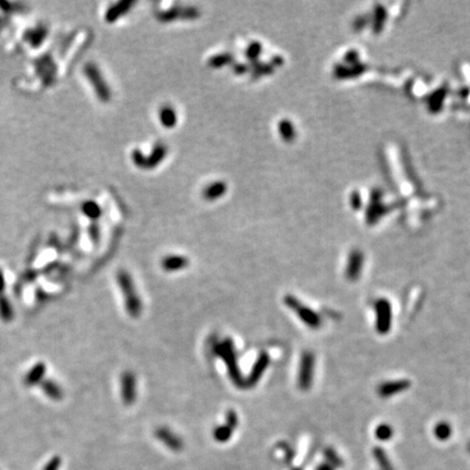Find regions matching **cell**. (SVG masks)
<instances>
[{"label":"cell","mask_w":470,"mask_h":470,"mask_svg":"<svg viewBox=\"0 0 470 470\" xmlns=\"http://www.w3.org/2000/svg\"><path fill=\"white\" fill-rule=\"evenodd\" d=\"M372 453H374V457L377 460V463L379 467L381 468V470H394L393 465L391 464V462H390V458L386 455L385 451L383 448L376 447L374 451H372Z\"/></svg>","instance_id":"cell-12"},{"label":"cell","mask_w":470,"mask_h":470,"mask_svg":"<svg viewBox=\"0 0 470 470\" xmlns=\"http://www.w3.org/2000/svg\"><path fill=\"white\" fill-rule=\"evenodd\" d=\"M376 438L380 441H387L391 439L393 437V428L391 427V425L387 424V423H381L379 424L376 431Z\"/></svg>","instance_id":"cell-15"},{"label":"cell","mask_w":470,"mask_h":470,"mask_svg":"<svg viewBox=\"0 0 470 470\" xmlns=\"http://www.w3.org/2000/svg\"><path fill=\"white\" fill-rule=\"evenodd\" d=\"M324 457L326 459V463L330 464L332 467H342L343 466L342 458L336 454V452L332 448H326L324 451Z\"/></svg>","instance_id":"cell-18"},{"label":"cell","mask_w":470,"mask_h":470,"mask_svg":"<svg viewBox=\"0 0 470 470\" xmlns=\"http://www.w3.org/2000/svg\"><path fill=\"white\" fill-rule=\"evenodd\" d=\"M433 433H434V437H436L438 440L446 441L451 438L452 428L447 422L441 421L436 425V427H434Z\"/></svg>","instance_id":"cell-14"},{"label":"cell","mask_w":470,"mask_h":470,"mask_svg":"<svg viewBox=\"0 0 470 470\" xmlns=\"http://www.w3.org/2000/svg\"><path fill=\"white\" fill-rule=\"evenodd\" d=\"M376 329L380 334H386L392 326V306L386 298H379L375 303Z\"/></svg>","instance_id":"cell-5"},{"label":"cell","mask_w":470,"mask_h":470,"mask_svg":"<svg viewBox=\"0 0 470 470\" xmlns=\"http://www.w3.org/2000/svg\"><path fill=\"white\" fill-rule=\"evenodd\" d=\"M284 304L292 312L299 318V320L306 324L310 329H318L321 325V318L315 310L304 305L293 295H287L284 297Z\"/></svg>","instance_id":"cell-3"},{"label":"cell","mask_w":470,"mask_h":470,"mask_svg":"<svg viewBox=\"0 0 470 470\" xmlns=\"http://www.w3.org/2000/svg\"><path fill=\"white\" fill-rule=\"evenodd\" d=\"M469 451H470V444H469Z\"/></svg>","instance_id":"cell-23"},{"label":"cell","mask_w":470,"mask_h":470,"mask_svg":"<svg viewBox=\"0 0 470 470\" xmlns=\"http://www.w3.org/2000/svg\"><path fill=\"white\" fill-rule=\"evenodd\" d=\"M234 430L229 427L228 424H221L219 427H216L214 432H212V436H214V439L219 442V443H224L228 442L232 437V433Z\"/></svg>","instance_id":"cell-13"},{"label":"cell","mask_w":470,"mask_h":470,"mask_svg":"<svg viewBox=\"0 0 470 470\" xmlns=\"http://www.w3.org/2000/svg\"><path fill=\"white\" fill-rule=\"evenodd\" d=\"M362 264H363V257L360 252L355 251L351 254L346 270H345V276L350 281H356L360 277L362 271Z\"/></svg>","instance_id":"cell-9"},{"label":"cell","mask_w":470,"mask_h":470,"mask_svg":"<svg viewBox=\"0 0 470 470\" xmlns=\"http://www.w3.org/2000/svg\"><path fill=\"white\" fill-rule=\"evenodd\" d=\"M156 438L172 451H180L183 446L182 440L174 432L166 427H160L155 431Z\"/></svg>","instance_id":"cell-10"},{"label":"cell","mask_w":470,"mask_h":470,"mask_svg":"<svg viewBox=\"0 0 470 470\" xmlns=\"http://www.w3.org/2000/svg\"><path fill=\"white\" fill-rule=\"evenodd\" d=\"M189 265V259L184 256L171 255L167 256L161 261V267L166 272H177Z\"/></svg>","instance_id":"cell-11"},{"label":"cell","mask_w":470,"mask_h":470,"mask_svg":"<svg viewBox=\"0 0 470 470\" xmlns=\"http://www.w3.org/2000/svg\"><path fill=\"white\" fill-rule=\"evenodd\" d=\"M215 353L217 356H219L226 363L229 378L232 381L233 384L238 389L246 387L245 378L238 365L237 354H236V350H235L233 341L229 338L224 339L223 342H221L216 345Z\"/></svg>","instance_id":"cell-1"},{"label":"cell","mask_w":470,"mask_h":470,"mask_svg":"<svg viewBox=\"0 0 470 470\" xmlns=\"http://www.w3.org/2000/svg\"><path fill=\"white\" fill-rule=\"evenodd\" d=\"M117 282L123 294L124 306H126L128 315L131 318H138L143 310V303L137 293L132 276L126 270H120L117 274Z\"/></svg>","instance_id":"cell-2"},{"label":"cell","mask_w":470,"mask_h":470,"mask_svg":"<svg viewBox=\"0 0 470 470\" xmlns=\"http://www.w3.org/2000/svg\"><path fill=\"white\" fill-rule=\"evenodd\" d=\"M226 424H228L232 430H235L238 424L237 413L233 410H229L226 413Z\"/></svg>","instance_id":"cell-19"},{"label":"cell","mask_w":470,"mask_h":470,"mask_svg":"<svg viewBox=\"0 0 470 470\" xmlns=\"http://www.w3.org/2000/svg\"><path fill=\"white\" fill-rule=\"evenodd\" d=\"M315 356L313 353L305 352L301 355L299 369H298V378L297 383L300 390L307 391L313 384L314 375H315Z\"/></svg>","instance_id":"cell-4"},{"label":"cell","mask_w":470,"mask_h":470,"mask_svg":"<svg viewBox=\"0 0 470 470\" xmlns=\"http://www.w3.org/2000/svg\"><path fill=\"white\" fill-rule=\"evenodd\" d=\"M120 394L123 404L133 405L137 397V380L134 372L127 370L120 376Z\"/></svg>","instance_id":"cell-6"},{"label":"cell","mask_w":470,"mask_h":470,"mask_svg":"<svg viewBox=\"0 0 470 470\" xmlns=\"http://www.w3.org/2000/svg\"><path fill=\"white\" fill-rule=\"evenodd\" d=\"M270 363V357L265 352L259 353L258 357L255 360L254 365L248 374L247 378H245V386L246 387H253L259 382L262 376L264 375L265 370L268 369Z\"/></svg>","instance_id":"cell-7"},{"label":"cell","mask_w":470,"mask_h":470,"mask_svg":"<svg viewBox=\"0 0 470 470\" xmlns=\"http://www.w3.org/2000/svg\"><path fill=\"white\" fill-rule=\"evenodd\" d=\"M44 372H45V365H43V363H38V365H36V367H34L30 371V374L28 375V378H26L25 382L29 385L34 384V382H37V381L42 378Z\"/></svg>","instance_id":"cell-17"},{"label":"cell","mask_w":470,"mask_h":470,"mask_svg":"<svg viewBox=\"0 0 470 470\" xmlns=\"http://www.w3.org/2000/svg\"><path fill=\"white\" fill-rule=\"evenodd\" d=\"M316 470H334V467H332L330 464H328V463H323V464H320L319 465Z\"/></svg>","instance_id":"cell-20"},{"label":"cell","mask_w":470,"mask_h":470,"mask_svg":"<svg viewBox=\"0 0 470 470\" xmlns=\"http://www.w3.org/2000/svg\"><path fill=\"white\" fill-rule=\"evenodd\" d=\"M292 470H301V469L300 468H293Z\"/></svg>","instance_id":"cell-22"},{"label":"cell","mask_w":470,"mask_h":470,"mask_svg":"<svg viewBox=\"0 0 470 470\" xmlns=\"http://www.w3.org/2000/svg\"><path fill=\"white\" fill-rule=\"evenodd\" d=\"M411 386V382L408 380H393V381H386V382L381 383L378 387V394L383 397L387 398L394 396L398 393H402L406 391L407 389Z\"/></svg>","instance_id":"cell-8"},{"label":"cell","mask_w":470,"mask_h":470,"mask_svg":"<svg viewBox=\"0 0 470 470\" xmlns=\"http://www.w3.org/2000/svg\"><path fill=\"white\" fill-rule=\"evenodd\" d=\"M43 389L45 390V393L51 398L60 400V398L62 397V390L60 389V386L57 383L52 382V381H47V382L44 383Z\"/></svg>","instance_id":"cell-16"},{"label":"cell","mask_w":470,"mask_h":470,"mask_svg":"<svg viewBox=\"0 0 470 470\" xmlns=\"http://www.w3.org/2000/svg\"><path fill=\"white\" fill-rule=\"evenodd\" d=\"M4 284H5V281H4V277H3V274H2V272H0V291H3V289H4Z\"/></svg>","instance_id":"cell-21"}]
</instances>
